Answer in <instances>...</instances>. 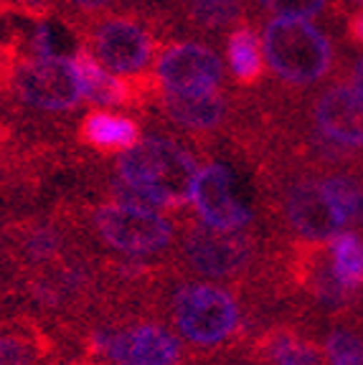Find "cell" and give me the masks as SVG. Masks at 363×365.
<instances>
[{
  "label": "cell",
  "instance_id": "obj_26",
  "mask_svg": "<svg viewBox=\"0 0 363 365\" xmlns=\"http://www.w3.org/2000/svg\"><path fill=\"white\" fill-rule=\"evenodd\" d=\"M361 226H363V218H361Z\"/></svg>",
  "mask_w": 363,
  "mask_h": 365
},
{
  "label": "cell",
  "instance_id": "obj_19",
  "mask_svg": "<svg viewBox=\"0 0 363 365\" xmlns=\"http://www.w3.org/2000/svg\"><path fill=\"white\" fill-rule=\"evenodd\" d=\"M333 272L343 289L356 297H363V236L356 231H346L328 241Z\"/></svg>",
  "mask_w": 363,
  "mask_h": 365
},
{
  "label": "cell",
  "instance_id": "obj_13",
  "mask_svg": "<svg viewBox=\"0 0 363 365\" xmlns=\"http://www.w3.org/2000/svg\"><path fill=\"white\" fill-rule=\"evenodd\" d=\"M76 145L96 158L114 160L117 155L132 150L142 137V122L130 114L107 112V109H91L76 122Z\"/></svg>",
  "mask_w": 363,
  "mask_h": 365
},
{
  "label": "cell",
  "instance_id": "obj_6",
  "mask_svg": "<svg viewBox=\"0 0 363 365\" xmlns=\"http://www.w3.org/2000/svg\"><path fill=\"white\" fill-rule=\"evenodd\" d=\"M269 251L272 236L262 223L249 231L219 234L186 211L181 213V236L173 251V267L191 279L244 289L267 264Z\"/></svg>",
  "mask_w": 363,
  "mask_h": 365
},
{
  "label": "cell",
  "instance_id": "obj_16",
  "mask_svg": "<svg viewBox=\"0 0 363 365\" xmlns=\"http://www.w3.org/2000/svg\"><path fill=\"white\" fill-rule=\"evenodd\" d=\"M254 23L262 18H318L330 31L341 34L348 11L341 0H249Z\"/></svg>",
  "mask_w": 363,
  "mask_h": 365
},
{
  "label": "cell",
  "instance_id": "obj_15",
  "mask_svg": "<svg viewBox=\"0 0 363 365\" xmlns=\"http://www.w3.org/2000/svg\"><path fill=\"white\" fill-rule=\"evenodd\" d=\"M224 61H227L229 74H232V86L242 91L259 89L267 76V63H264V51H262V36L257 23L239 26L224 38Z\"/></svg>",
  "mask_w": 363,
  "mask_h": 365
},
{
  "label": "cell",
  "instance_id": "obj_17",
  "mask_svg": "<svg viewBox=\"0 0 363 365\" xmlns=\"http://www.w3.org/2000/svg\"><path fill=\"white\" fill-rule=\"evenodd\" d=\"M320 340L328 365H363V312L325 322Z\"/></svg>",
  "mask_w": 363,
  "mask_h": 365
},
{
  "label": "cell",
  "instance_id": "obj_7",
  "mask_svg": "<svg viewBox=\"0 0 363 365\" xmlns=\"http://www.w3.org/2000/svg\"><path fill=\"white\" fill-rule=\"evenodd\" d=\"M76 358L104 365H199L171 325L153 314H96L76 332Z\"/></svg>",
  "mask_w": 363,
  "mask_h": 365
},
{
  "label": "cell",
  "instance_id": "obj_8",
  "mask_svg": "<svg viewBox=\"0 0 363 365\" xmlns=\"http://www.w3.org/2000/svg\"><path fill=\"white\" fill-rule=\"evenodd\" d=\"M155 84L176 94H209L229 89V68L209 41L178 38L165 46L150 71Z\"/></svg>",
  "mask_w": 363,
  "mask_h": 365
},
{
  "label": "cell",
  "instance_id": "obj_10",
  "mask_svg": "<svg viewBox=\"0 0 363 365\" xmlns=\"http://www.w3.org/2000/svg\"><path fill=\"white\" fill-rule=\"evenodd\" d=\"M234 185H237V178L224 155L206 158L196 178L191 200V213L196 216V221L219 234H237V231H249L259 226L252 208L242 203V198L237 195Z\"/></svg>",
  "mask_w": 363,
  "mask_h": 365
},
{
  "label": "cell",
  "instance_id": "obj_1",
  "mask_svg": "<svg viewBox=\"0 0 363 365\" xmlns=\"http://www.w3.org/2000/svg\"><path fill=\"white\" fill-rule=\"evenodd\" d=\"M158 317L196 358H216L252 340L247 304L239 289L173 272L158 299Z\"/></svg>",
  "mask_w": 363,
  "mask_h": 365
},
{
  "label": "cell",
  "instance_id": "obj_20",
  "mask_svg": "<svg viewBox=\"0 0 363 365\" xmlns=\"http://www.w3.org/2000/svg\"><path fill=\"white\" fill-rule=\"evenodd\" d=\"M130 3L132 0H59L56 18L61 23H66L71 34H76L89 21H96V18L107 16V13L122 11Z\"/></svg>",
  "mask_w": 363,
  "mask_h": 365
},
{
  "label": "cell",
  "instance_id": "obj_5",
  "mask_svg": "<svg viewBox=\"0 0 363 365\" xmlns=\"http://www.w3.org/2000/svg\"><path fill=\"white\" fill-rule=\"evenodd\" d=\"M74 36L104 68L125 79L148 76L160 51L178 38L165 6L137 0L122 11L89 21Z\"/></svg>",
  "mask_w": 363,
  "mask_h": 365
},
{
  "label": "cell",
  "instance_id": "obj_25",
  "mask_svg": "<svg viewBox=\"0 0 363 365\" xmlns=\"http://www.w3.org/2000/svg\"><path fill=\"white\" fill-rule=\"evenodd\" d=\"M343 6H346V11H358V8H363V0H341Z\"/></svg>",
  "mask_w": 363,
  "mask_h": 365
},
{
  "label": "cell",
  "instance_id": "obj_23",
  "mask_svg": "<svg viewBox=\"0 0 363 365\" xmlns=\"http://www.w3.org/2000/svg\"><path fill=\"white\" fill-rule=\"evenodd\" d=\"M341 81H348V84L363 89V51L353 53V56H343Z\"/></svg>",
  "mask_w": 363,
  "mask_h": 365
},
{
  "label": "cell",
  "instance_id": "obj_9",
  "mask_svg": "<svg viewBox=\"0 0 363 365\" xmlns=\"http://www.w3.org/2000/svg\"><path fill=\"white\" fill-rule=\"evenodd\" d=\"M297 114L328 143L363 155V89L330 81L297 99Z\"/></svg>",
  "mask_w": 363,
  "mask_h": 365
},
{
  "label": "cell",
  "instance_id": "obj_3",
  "mask_svg": "<svg viewBox=\"0 0 363 365\" xmlns=\"http://www.w3.org/2000/svg\"><path fill=\"white\" fill-rule=\"evenodd\" d=\"M257 29L272 89L287 97H305L341 79L346 53L335 41V31L302 18H264L257 21Z\"/></svg>",
  "mask_w": 363,
  "mask_h": 365
},
{
  "label": "cell",
  "instance_id": "obj_12",
  "mask_svg": "<svg viewBox=\"0 0 363 365\" xmlns=\"http://www.w3.org/2000/svg\"><path fill=\"white\" fill-rule=\"evenodd\" d=\"M320 335L302 322H274L247 345V353L264 365H328Z\"/></svg>",
  "mask_w": 363,
  "mask_h": 365
},
{
  "label": "cell",
  "instance_id": "obj_11",
  "mask_svg": "<svg viewBox=\"0 0 363 365\" xmlns=\"http://www.w3.org/2000/svg\"><path fill=\"white\" fill-rule=\"evenodd\" d=\"M165 11L178 38H199L209 43L222 36L227 38L239 26L254 23L249 0H168Z\"/></svg>",
  "mask_w": 363,
  "mask_h": 365
},
{
  "label": "cell",
  "instance_id": "obj_24",
  "mask_svg": "<svg viewBox=\"0 0 363 365\" xmlns=\"http://www.w3.org/2000/svg\"><path fill=\"white\" fill-rule=\"evenodd\" d=\"M64 365H104V363H96V360H89V358H71Z\"/></svg>",
  "mask_w": 363,
  "mask_h": 365
},
{
  "label": "cell",
  "instance_id": "obj_4",
  "mask_svg": "<svg viewBox=\"0 0 363 365\" xmlns=\"http://www.w3.org/2000/svg\"><path fill=\"white\" fill-rule=\"evenodd\" d=\"M204 155L173 132L150 127V132L127 153L112 160V173L148 200L153 211H191L193 188Z\"/></svg>",
  "mask_w": 363,
  "mask_h": 365
},
{
  "label": "cell",
  "instance_id": "obj_21",
  "mask_svg": "<svg viewBox=\"0 0 363 365\" xmlns=\"http://www.w3.org/2000/svg\"><path fill=\"white\" fill-rule=\"evenodd\" d=\"M341 41L346 48H356L363 51V8L351 11L343 21V31H341Z\"/></svg>",
  "mask_w": 363,
  "mask_h": 365
},
{
  "label": "cell",
  "instance_id": "obj_14",
  "mask_svg": "<svg viewBox=\"0 0 363 365\" xmlns=\"http://www.w3.org/2000/svg\"><path fill=\"white\" fill-rule=\"evenodd\" d=\"M71 61H74L76 76H79L84 104H94V107H122L135 112L137 94H135V84L130 79L112 76L84 46L76 48Z\"/></svg>",
  "mask_w": 363,
  "mask_h": 365
},
{
  "label": "cell",
  "instance_id": "obj_18",
  "mask_svg": "<svg viewBox=\"0 0 363 365\" xmlns=\"http://www.w3.org/2000/svg\"><path fill=\"white\" fill-rule=\"evenodd\" d=\"M320 182L333 203V208L341 213L346 226L361 223L363 218V165L361 168H343V170L320 173Z\"/></svg>",
  "mask_w": 363,
  "mask_h": 365
},
{
  "label": "cell",
  "instance_id": "obj_2",
  "mask_svg": "<svg viewBox=\"0 0 363 365\" xmlns=\"http://www.w3.org/2000/svg\"><path fill=\"white\" fill-rule=\"evenodd\" d=\"M51 205L74 223L84 244L99 254L168 262L181 236V213L171 216L84 195H61Z\"/></svg>",
  "mask_w": 363,
  "mask_h": 365
},
{
  "label": "cell",
  "instance_id": "obj_22",
  "mask_svg": "<svg viewBox=\"0 0 363 365\" xmlns=\"http://www.w3.org/2000/svg\"><path fill=\"white\" fill-rule=\"evenodd\" d=\"M199 365H264L247 353V348L232 350V353L216 355V358H199Z\"/></svg>",
  "mask_w": 363,
  "mask_h": 365
}]
</instances>
